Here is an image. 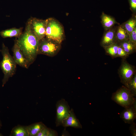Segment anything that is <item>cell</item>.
I'll return each mask as SVG.
<instances>
[{
	"label": "cell",
	"instance_id": "6da1fadb",
	"mask_svg": "<svg viewBox=\"0 0 136 136\" xmlns=\"http://www.w3.org/2000/svg\"><path fill=\"white\" fill-rule=\"evenodd\" d=\"M16 41L29 65L31 64L38 54L40 40L32 31L28 23L24 32Z\"/></svg>",
	"mask_w": 136,
	"mask_h": 136
},
{
	"label": "cell",
	"instance_id": "7a4b0ae2",
	"mask_svg": "<svg viewBox=\"0 0 136 136\" xmlns=\"http://www.w3.org/2000/svg\"><path fill=\"white\" fill-rule=\"evenodd\" d=\"M2 47L0 50L3 58L0 63V66L4 74L2 80V86L3 87L9 78L15 74L16 64L10 55L8 48L3 43Z\"/></svg>",
	"mask_w": 136,
	"mask_h": 136
},
{
	"label": "cell",
	"instance_id": "3957f363",
	"mask_svg": "<svg viewBox=\"0 0 136 136\" xmlns=\"http://www.w3.org/2000/svg\"><path fill=\"white\" fill-rule=\"evenodd\" d=\"M45 21V36L47 39L60 44L63 39L64 30L62 26L56 20L48 18Z\"/></svg>",
	"mask_w": 136,
	"mask_h": 136
},
{
	"label": "cell",
	"instance_id": "277c9868",
	"mask_svg": "<svg viewBox=\"0 0 136 136\" xmlns=\"http://www.w3.org/2000/svg\"><path fill=\"white\" fill-rule=\"evenodd\" d=\"M112 99L121 106L126 108L131 106L136 100V98L129 89L122 86L113 93Z\"/></svg>",
	"mask_w": 136,
	"mask_h": 136
},
{
	"label": "cell",
	"instance_id": "5b68a950",
	"mask_svg": "<svg viewBox=\"0 0 136 136\" xmlns=\"http://www.w3.org/2000/svg\"><path fill=\"white\" fill-rule=\"evenodd\" d=\"M39 42L38 54L52 56L55 55L60 49V44L47 39L44 38Z\"/></svg>",
	"mask_w": 136,
	"mask_h": 136
},
{
	"label": "cell",
	"instance_id": "8992f818",
	"mask_svg": "<svg viewBox=\"0 0 136 136\" xmlns=\"http://www.w3.org/2000/svg\"><path fill=\"white\" fill-rule=\"evenodd\" d=\"M56 108V124L58 126L61 125L63 121L68 117L71 110L68 103L63 99L57 102Z\"/></svg>",
	"mask_w": 136,
	"mask_h": 136
},
{
	"label": "cell",
	"instance_id": "52a82bcc",
	"mask_svg": "<svg viewBox=\"0 0 136 136\" xmlns=\"http://www.w3.org/2000/svg\"><path fill=\"white\" fill-rule=\"evenodd\" d=\"M119 72L121 82L127 88L129 82L134 75V70L133 66L127 62L123 61Z\"/></svg>",
	"mask_w": 136,
	"mask_h": 136
},
{
	"label": "cell",
	"instance_id": "ba28073f",
	"mask_svg": "<svg viewBox=\"0 0 136 136\" xmlns=\"http://www.w3.org/2000/svg\"><path fill=\"white\" fill-rule=\"evenodd\" d=\"M30 27L36 36L40 41L45 36V21L35 18L31 19L28 22Z\"/></svg>",
	"mask_w": 136,
	"mask_h": 136
},
{
	"label": "cell",
	"instance_id": "9c48e42d",
	"mask_svg": "<svg viewBox=\"0 0 136 136\" xmlns=\"http://www.w3.org/2000/svg\"><path fill=\"white\" fill-rule=\"evenodd\" d=\"M120 118L125 123L131 124L136 118V100L129 107L125 108L120 113Z\"/></svg>",
	"mask_w": 136,
	"mask_h": 136
},
{
	"label": "cell",
	"instance_id": "30bf717a",
	"mask_svg": "<svg viewBox=\"0 0 136 136\" xmlns=\"http://www.w3.org/2000/svg\"><path fill=\"white\" fill-rule=\"evenodd\" d=\"M13 59L16 64L20 66L27 68L29 65L20 49L16 41L13 48Z\"/></svg>",
	"mask_w": 136,
	"mask_h": 136
},
{
	"label": "cell",
	"instance_id": "8fae6325",
	"mask_svg": "<svg viewBox=\"0 0 136 136\" xmlns=\"http://www.w3.org/2000/svg\"><path fill=\"white\" fill-rule=\"evenodd\" d=\"M61 125L64 127H71L78 128H82L81 124L76 117L72 109H71L68 117L63 121Z\"/></svg>",
	"mask_w": 136,
	"mask_h": 136
},
{
	"label": "cell",
	"instance_id": "7c38bea8",
	"mask_svg": "<svg viewBox=\"0 0 136 136\" xmlns=\"http://www.w3.org/2000/svg\"><path fill=\"white\" fill-rule=\"evenodd\" d=\"M115 39L114 32L110 30L104 34L102 40L101 44L104 47H106L114 43Z\"/></svg>",
	"mask_w": 136,
	"mask_h": 136
},
{
	"label": "cell",
	"instance_id": "4fadbf2b",
	"mask_svg": "<svg viewBox=\"0 0 136 136\" xmlns=\"http://www.w3.org/2000/svg\"><path fill=\"white\" fill-rule=\"evenodd\" d=\"M45 126L42 122L35 123L27 126L29 136H37Z\"/></svg>",
	"mask_w": 136,
	"mask_h": 136
},
{
	"label": "cell",
	"instance_id": "5bb4252c",
	"mask_svg": "<svg viewBox=\"0 0 136 136\" xmlns=\"http://www.w3.org/2000/svg\"><path fill=\"white\" fill-rule=\"evenodd\" d=\"M10 136H29L27 126L18 125L15 127L11 130Z\"/></svg>",
	"mask_w": 136,
	"mask_h": 136
},
{
	"label": "cell",
	"instance_id": "9a60e30c",
	"mask_svg": "<svg viewBox=\"0 0 136 136\" xmlns=\"http://www.w3.org/2000/svg\"><path fill=\"white\" fill-rule=\"evenodd\" d=\"M22 34L21 28H13L3 30L0 32L2 37L5 38L14 37H19Z\"/></svg>",
	"mask_w": 136,
	"mask_h": 136
},
{
	"label": "cell",
	"instance_id": "2e32d148",
	"mask_svg": "<svg viewBox=\"0 0 136 136\" xmlns=\"http://www.w3.org/2000/svg\"><path fill=\"white\" fill-rule=\"evenodd\" d=\"M116 37L119 41L122 42L129 40V35L126 30L121 26L118 27L116 34Z\"/></svg>",
	"mask_w": 136,
	"mask_h": 136
},
{
	"label": "cell",
	"instance_id": "e0dca14e",
	"mask_svg": "<svg viewBox=\"0 0 136 136\" xmlns=\"http://www.w3.org/2000/svg\"><path fill=\"white\" fill-rule=\"evenodd\" d=\"M101 20L104 26L107 29L110 28L115 23V21L113 18L104 14L102 15Z\"/></svg>",
	"mask_w": 136,
	"mask_h": 136
},
{
	"label": "cell",
	"instance_id": "ac0fdd59",
	"mask_svg": "<svg viewBox=\"0 0 136 136\" xmlns=\"http://www.w3.org/2000/svg\"><path fill=\"white\" fill-rule=\"evenodd\" d=\"M120 46L128 55L132 53L135 48V46L129 40L122 42Z\"/></svg>",
	"mask_w": 136,
	"mask_h": 136
},
{
	"label": "cell",
	"instance_id": "d6986e66",
	"mask_svg": "<svg viewBox=\"0 0 136 136\" xmlns=\"http://www.w3.org/2000/svg\"><path fill=\"white\" fill-rule=\"evenodd\" d=\"M58 135L57 132L47 127L46 126L37 134V136H56Z\"/></svg>",
	"mask_w": 136,
	"mask_h": 136
},
{
	"label": "cell",
	"instance_id": "ffe728a7",
	"mask_svg": "<svg viewBox=\"0 0 136 136\" xmlns=\"http://www.w3.org/2000/svg\"><path fill=\"white\" fill-rule=\"evenodd\" d=\"M119 45L114 43L108 46L105 47L106 52L113 57H117V52Z\"/></svg>",
	"mask_w": 136,
	"mask_h": 136
},
{
	"label": "cell",
	"instance_id": "44dd1931",
	"mask_svg": "<svg viewBox=\"0 0 136 136\" xmlns=\"http://www.w3.org/2000/svg\"><path fill=\"white\" fill-rule=\"evenodd\" d=\"M136 20L133 19L129 20L125 23V29L128 35L136 28Z\"/></svg>",
	"mask_w": 136,
	"mask_h": 136
},
{
	"label": "cell",
	"instance_id": "7402d4cb",
	"mask_svg": "<svg viewBox=\"0 0 136 136\" xmlns=\"http://www.w3.org/2000/svg\"><path fill=\"white\" fill-rule=\"evenodd\" d=\"M135 97L136 96V75L134 74L129 82L127 87Z\"/></svg>",
	"mask_w": 136,
	"mask_h": 136
},
{
	"label": "cell",
	"instance_id": "603a6c76",
	"mask_svg": "<svg viewBox=\"0 0 136 136\" xmlns=\"http://www.w3.org/2000/svg\"><path fill=\"white\" fill-rule=\"evenodd\" d=\"M129 40L136 46V28L129 35Z\"/></svg>",
	"mask_w": 136,
	"mask_h": 136
},
{
	"label": "cell",
	"instance_id": "cb8c5ba5",
	"mask_svg": "<svg viewBox=\"0 0 136 136\" xmlns=\"http://www.w3.org/2000/svg\"><path fill=\"white\" fill-rule=\"evenodd\" d=\"M128 55L122 47L120 46H119L117 50V56L125 58Z\"/></svg>",
	"mask_w": 136,
	"mask_h": 136
},
{
	"label": "cell",
	"instance_id": "d4e9b609",
	"mask_svg": "<svg viewBox=\"0 0 136 136\" xmlns=\"http://www.w3.org/2000/svg\"><path fill=\"white\" fill-rule=\"evenodd\" d=\"M129 127V130L132 136H136V125L133 122L131 123Z\"/></svg>",
	"mask_w": 136,
	"mask_h": 136
},
{
	"label": "cell",
	"instance_id": "484cf974",
	"mask_svg": "<svg viewBox=\"0 0 136 136\" xmlns=\"http://www.w3.org/2000/svg\"><path fill=\"white\" fill-rule=\"evenodd\" d=\"M131 8L133 10L136 9V0H129Z\"/></svg>",
	"mask_w": 136,
	"mask_h": 136
},
{
	"label": "cell",
	"instance_id": "4316f807",
	"mask_svg": "<svg viewBox=\"0 0 136 136\" xmlns=\"http://www.w3.org/2000/svg\"><path fill=\"white\" fill-rule=\"evenodd\" d=\"M2 126V124L1 122L0 119V128H1Z\"/></svg>",
	"mask_w": 136,
	"mask_h": 136
},
{
	"label": "cell",
	"instance_id": "83f0119b",
	"mask_svg": "<svg viewBox=\"0 0 136 136\" xmlns=\"http://www.w3.org/2000/svg\"><path fill=\"white\" fill-rule=\"evenodd\" d=\"M3 136V135L1 133H0V136Z\"/></svg>",
	"mask_w": 136,
	"mask_h": 136
}]
</instances>
